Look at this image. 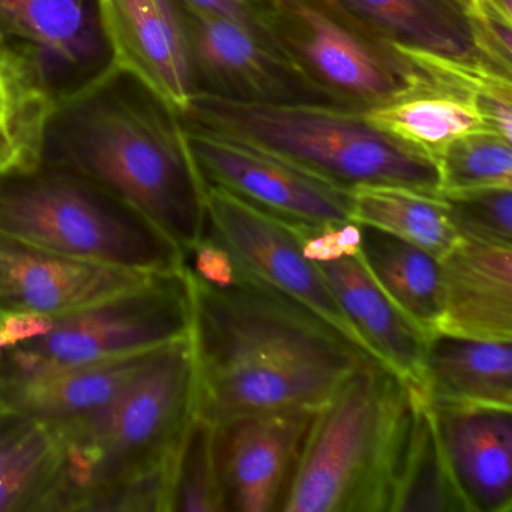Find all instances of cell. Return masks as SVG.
Masks as SVG:
<instances>
[{
  "label": "cell",
  "instance_id": "obj_1",
  "mask_svg": "<svg viewBox=\"0 0 512 512\" xmlns=\"http://www.w3.org/2000/svg\"><path fill=\"white\" fill-rule=\"evenodd\" d=\"M185 274L196 415L212 425L253 413L319 409L371 358L310 308L245 272L227 287Z\"/></svg>",
  "mask_w": 512,
  "mask_h": 512
},
{
  "label": "cell",
  "instance_id": "obj_2",
  "mask_svg": "<svg viewBox=\"0 0 512 512\" xmlns=\"http://www.w3.org/2000/svg\"><path fill=\"white\" fill-rule=\"evenodd\" d=\"M196 415L190 335L155 350L100 409L50 425L61 445L52 511H151Z\"/></svg>",
  "mask_w": 512,
  "mask_h": 512
},
{
  "label": "cell",
  "instance_id": "obj_3",
  "mask_svg": "<svg viewBox=\"0 0 512 512\" xmlns=\"http://www.w3.org/2000/svg\"><path fill=\"white\" fill-rule=\"evenodd\" d=\"M418 406L409 383L367 359L314 412L280 511L392 512Z\"/></svg>",
  "mask_w": 512,
  "mask_h": 512
},
{
  "label": "cell",
  "instance_id": "obj_4",
  "mask_svg": "<svg viewBox=\"0 0 512 512\" xmlns=\"http://www.w3.org/2000/svg\"><path fill=\"white\" fill-rule=\"evenodd\" d=\"M64 166L124 203L182 253L205 235L206 185L181 118L122 98L88 104L64 146Z\"/></svg>",
  "mask_w": 512,
  "mask_h": 512
},
{
  "label": "cell",
  "instance_id": "obj_5",
  "mask_svg": "<svg viewBox=\"0 0 512 512\" xmlns=\"http://www.w3.org/2000/svg\"><path fill=\"white\" fill-rule=\"evenodd\" d=\"M179 118L262 149L346 193L386 185L440 194L436 161L386 136L356 110L194 94Z\"/></svg>",
  "mask_w": 512,
  "mask_h": 512
},
{
  "label": "cell",
  "instance_id": "obj_6",
  "mask_svg": "<svg viewBox=\"0 0 512 512\" xmlns=\"http://www.w3.org/2000/svg\"><path fill=\"white\" fill-rule=\"evenodd\" d=\"M0 232L139 274L184 269V253L142 215L67 170L0 175Z\"/></svg>",
  "mask_w": 512,
  "mask_h": 512
},
{
  "label": "cell",
  "instance_id": "obj_7",
  "mask_svg": "<svg viewBox=\"0 0 512 512\" xmlns=\"http://www.w3.org/2000/svg\"><path fill=\"white\" fill-rule=\"evenodd\" d=\"M191 290L185 269L157 274L103 301L43 316L41 332L8 350L16 373L127 358L187 338Z\"/></svg>",
  "mask_w": 512,
  "mask_h": 512
},
{
  "label": "cell",
  "instance_id": "obj_8",
  "mask_svg": "<svg viewBox=\"0 0 512 512\" xmlns=\"http://www.w3.org/2000/svg\"><path fill=\"white\" fill-rule=\"evenodd\" d=\"M268 29L296 67L341 109L379 106L422 79L409 56L328 0H274Z\"/></svg>",
  "mask_w": 512,
  "mask_h": 512
},
{
  "label": "cell",
  "instance_id": "obj_9",
  "mask_svg": "<svg viewBox=\"0 0 512 512\" xmlns=\"http://www.w3.org/2000/svg\"><path fill=\"white\" fill-rule=\"evenodd\" d=\"M194 94L257 104L338 107L280 49L268 31L175 0ZM341 109V107H340Z\"/></svg>",
  "mask_w": 512,
  "mask_h": 512
},
{
  "label": "cell",
  "instance_id": "obj_10",
  "mask_svg": "<svg viewBox=\"0 0 512 512\" xmlns=\"http://www.w3.org/2000/svg\"><path fill=\"white\" fill-rule=\"evenodd\" d=\"M181 122L205 185L223 188L290 224L322 226L352 220V194L241 140Z\"/></svg>",
  "mask_w": 512,
  "mask_h": 512
},
{
  "label": "cell",
  "instance_id": "obj_11",
  "mask_svg": "<svg viewBox=\"0 0 512 512\" xmlns=\"http://www.w3.org/2000/svg\"><path fill=\"white\" fill-rule=\"evenodd\" d=\"M206 214V232L242 272L310 308L365 352L319 266L302 253L292 224L212 185H206Z\"/></svg>",
  "mask_w": 512,
  "mask_h": 512
},
{
  "label": "cell",
  "instance_id": "obj_12",
  "mask_svg": "<svg viewBox=\"0 0 512 512\" xmlns=\"http://www.w3.org/2000/svg\"><path fill=\"white\" fill-rule=\"evenodd\" d=\"M316 410L253 413L214 425L224 511H280Z\"/></svg>",
  "mask_w": 512,
  "mask_h": 512
},
{
  "label": "cell",
  "instance_id": "obj_13",
  "mask_svg": "<svg viewBox=\"0 0 512 512\" xmlns=\"http://www.w3.org/2000/svg\"><path fill=\"white\" fill-rule=\"evenodd\" d=\"M110 70L136 80L167 112L184 115L194 95L175 0H92Z\"/></svg>",
  "mask_w": 512,
  "mask_h": 512
},
{
  "label": "cell",
  "instance_id": "obj_14",
  "mask_svg": "<svg viewBox=\"0 0 512 512\" xmlns=\"http://www.w3.org/2000/svg\"><path fill=\"white\" fill-rule=\"evenodd\" d=\"M422 79L398 97L362 110L361 116L386 136L436 160L454 140L493 131L481 107L487 77L460 62L410 55Z\"/></svg>",
  "mask_w": 512,
  "mask_h": 512
},
{
  "label": "cell",
  "instance_id": "obj_15",
  "mask_svg": "<svg viewBox=\"0 0 512 512\" xmlns=\"http://www.w3.org/2000/svg\"><path fill=\"white\" fill-rule=\"evenodd\" d=\"M149 277L55 253L0 232V316H59L140 286Z\"/></svg>",
  "mask_w": 512,
  "mask_h": 512
},
{
  "label": "cell",
  "instance_id": "obj_16",
  "mask_svg": "<svg viewBox=\"0 0 512 512\" xmlns=\"http://www.w3.org/2000/svg\"><path fill=\"white\" fill-rule=\"evenodd\" d=\"M379 40L431 58L487 65L503 73L485 46L475 0H328Z\"/></svg>",
  "mask_w": 512,
  "mask_h": 512
},
{
  "label": "cell",
  "instance_id": "obj_17",
  "mask_svg": "<svg viewBox=\"0 0 512 512\" xmlns=\"http://www.w3.org/2000/svg\"><path fill=\"white\" fill-rule=\"evenodd\" d=\"M430 410L446 463L469 511L511 512L512 409L439 406Z\"/></svg>",
  "mask_w": 512,
  "mask_h": 512
},
{
  "label": "cell",
  "instance_id": "obj_18",
  "mask_svg": "<svg viewBox=\"0 0 512 512\" xmlns=\"http://www.w3.org/2000/svg\"><path fill=\"white\" fill-rule=\"evenodd\" d=\"M439 265L436 331L512 341V247L458 239Z\"/></svg>",
  "mask_w": 512,
  "mask_h": 512
},
{
  "label": "cell",
  "instance_id": "obj_19",
  "mask_svg": "<svg viewBox=\"0 0 512 512\" xmlns=\"http://www.w3.org/2000/svg\"><path fill=\"white\" fill-rule=\"evenodd\" d=\"M317 266L365 353L415 388L427 335L392 304L358 256Z\"/></svg>",
  "mask_w": 512,
  "mask_h": 512
},
{
  "label": "cell",
  "instance_id": "obj_20",
  "mask_svg": "<svg viewBox=\"0 0 512 512\" xmlns=\"http://www.w3.org/2000/svg\"><path fill=\"white\" fill-rule=\"evenodd\" d=\"M511 344L431 332L413 389L430 407L512 409Z\"/></svg>",
  "mask_w": 512,
  "mask_h": 512
},
{
  "label": "cell",
  "instance_id": "obj_21",
  "mask_svg": "<svg viewBox=\"0 0 512 512\" xmlns=\"http://www.w3.org/2000/svg\"><path fill=\"white\" fill-rule=\"evenodd\" d=\"M155 350L92 364L14 371L8 407L47 425L82 418L109 403Z\"/></svg>",
  "mask_w": 512,
  "mask_h": 512
},
{
  "label": "cell",
  "instance_id": "obj_22",
  "mask_svg": "<svg viewBox=\"0 0 512 512\" xmlns=\"http://www.w3.org/2000/svg\"><path fill=\"white\" fill-rule=\"evenodd\" d=\"M59 469L55 430L19 410H0V512L52 511Z\"/></svg>",
  "mask_w": 512,
  "mask_h": 512
},
{
  "label": "cell",
  "instance_id": "obj_23",
  "mask_svg": "<svg viewBox=\"0 0 512 512\" xmlns=\"http://www.w3.org/2000/svg\"><path fill=\"white\" fill-rule=\"evenodd\" d=\"M361 226L358 257L392 304L425 335L440 317L439 257L382 230Z\"/></svg>",
  "mask_w": 512,
  "mask_h": 512
},
{
  "label": "cell",
  "instance_id": "obj_24",
  "mask_svg": "<svg viewBox=\"0 0 512 512\" xmlns=\"http://www.w3.org/2000/svg\"><path fill=\"white\" fill-rule=\"evenodd\" d=\"M53 112L31 55L0 64V175L41 167Z\"/></svg>",
  "mask_w": 512,
  "mask_h": 512
},
{
  "label": "cell",
  "instance_id": "obj_25",
  "mask_svg": "<svg viewBox=\"0 0 512 512\" xmlns=\"http://www.w3.org/2000/svg\"><path fill=\"white\" fill-rule=\"evenodd\" d=\"M91 0H0V35L35 56L77 65L91 58L95 40Z\"/></svg>",
  "mask_w": 512,
  "mask_h": 512
},
{
  "label": "cell",
  "instance_id": "obj_26",
  "mask_svg": "<svg viewBox=\"0 0 512 512\" xmlns=\"http://www.w3.org/2000/svg\"><path fill=\"white\" fill-rule=\"evenodd\" d=\"M352 221L382 230L442 257L457 233L440 194L404 187H364L352 193Z\"/></svg>",
  "mask_w": 512,
  "mask_h": 512
},
{
  "label": "cell",
  "instance_id": "obj_27",
  "mask_svg": "<svg viewBox=\"0 0 512 512\" xmlns=\"http://www.w3.org/2000/svg\"><path fill=\"white\" fill-rule=\"evenodd\" d=\"M392 512H470L446 463L430 407L421 395Z\"/></svg>",
  "mask_w": 512,
  "mask_h": 512
},
{
  "label": "cell",
  "instance_id": "obj_28",
  "mask_svg": "<svg viewBox=\"0 0 512 512\" xmlns=\"http://www.w3.org/2000/svg\"><path fill=\"white\" fill-rule=\"evenodd\" d=\"M167 512H226L214 455V425L194 415L170 461Z\"/></svg>",
  "mask_w": 512,
  "mask_h": 512
},
{
  "label": "cell",
  "instance_id": "obj_29",
  "mask_svg": "<svg viewBox=\"0 0 512 512\" xmlns=\"http://www.w3.org/2000/svg\"><path fill=\"white\" fill-rule=\"evenodd\" d=\"M512 142L476 131L449 143L436 157L440 194L512 188Z\"/></svg>",
  "mask_w": 512,
  "mask_h": 512
},
{
  "label": "cell",
  "instance_id": "obj_30",
  "mask_svg": "<svg viewBox=\"0 0 512 512\" xmlns=\"http://www.w3.org/2000/svg\"><path fill=\"white\" fill-rule=\"evenodd\" d=\"M458 239L512 247V188L440 194Z\"/></svg>",
  "mask_w": 512,
  "mask_h": 512
},
{
  "label": "cell",
  "instance_id": "obj_31",
  "mask_svg": "<svg viewBox=\"0 0 512 512\" xmlns=\"http://www.w3.org/2000/svg\"><path fill=\"white\" fill-rule=\"evenodd\" d=\"M301 242L302 253L310 262L329 263L344 257L358 256L361 226L355 221L322 226L292 224Z\"/></svg>",
  "mask_w": 512,
  "mask_h": 512
},
{
  "label": "cell",
  "instance_id": "obj_32",
  "mask_svg": "<svg viewBox=\"0 0 512 512\" xmlns=\"http://www.w3.org/2000/svg\"><path fill=\"white\" fill-rule=\"evenodd\" d=\"M184 268L197 280L214 287L230 286L241 277L232 254L206 230L199 242L184 251Z\"/></svg>",
  "mask_w": 512,
  "mask_h": 512
},
{
  "label": "cell",
  "instance_id": "obj_33",
  "mask_svg": "<svg viewBox=\"0 0 512 512\" xmlns=\"http://www.w3.org/2000/svg\"><path fill=\"white\" fill-rule=\"evenodd\" d=\"M197 10L244 23L259 31H268L269 14L274 0H178Z\"/></svg>",
  "mask_w": 512,
  "mask_h": 512
},
{
  "label": "cell",
  "instance_id": "obj_34",
  "mask_svg": "<svg viewBox=\"0 0 512 512\" xmlns=\"http://www.w3.org/2000/svg\"><path fill=\"white\" fill-rule=\"evenodd\" d=\"M479 16L512 25V0H475Z\"/></svg>",
  "mask_w": 512,
  "mask_h": 512
},
{
  "label": "cell",
  "instance_id": "obj_35",
  "mask_svg": "<svg viewBox=\"0 0 512 512\" xmlns=\"http://www.w3.org/2000/svg\"><path fill=\"white\" fill-rule=\"evenodd\" d=\"M14 380V367L8 350L0 343V410L10 409L8 397H10L11 385Z\"/></svg>",
  "mask_w": 512,
  "mask_h": 512
},
{
  "label": "cell",
  "instance_id": "obj_36",
  "mask_svg": "<svg viewBox=\"0 0 512 512\" xmlns=\"http://www.w3.org/2000/svg\"><path fill=\"white\" fill-rule=\"evenodd\" d=\"M29 55H31V53H26L25 50L19 52V50L14 49L10 41L5 40V38L0 35V64H5V62H11L14 61V59Z\"/></svg>",
  "mask_w": 512,
  "mask_h": 512
}]
</instances>
